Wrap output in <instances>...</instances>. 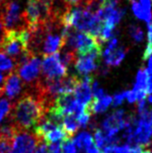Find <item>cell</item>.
I'll use <instances>...</instances> for the list:
<instances>
[{
  "label": "cell",
  "instance_id": "6da1fadb",
  "mask_svg": "<svg viewBox=\"0 0 152 153\" xmlns=\"http://www.w3.org/2000/svg\"><path fill=\"white\" fill-rule=\"evenodd\" d=\"M47 108L44 102L32 91H27L13 104L9 123L18 131L34 129L46 118Z\"/></svg>",
  "mask_w": 152,
  "mask_h": 153
},
{
  "label": "cell",
  "instance_id": "7a4b0ae2",
  "mask_svg": "<svg viewBox=\"0 0 152 153\" xmlns=\"http://www.w3.org/2000/svg\"><path fill=\"white\" fill-rule=\"evenodd\" d=\"M30 36L31 34L28 29H6L0 45V51L9 57H13L14 62L17 65L29 52Z\"/></svg>",
  "mask_w": 152,
  "mask_h": 153
},
{
  "label": "cell",
  "instance_id": "3957f363",
  "mask_svg": "<svg viewBox=\"0 0 152 153\" xmlns=\"http://www.w3.org/2000/svg\"><path fill=\"white\" fill-rule=\"evenodd\" d=\"M42 61L38 55L33 53L31 51L24 58L16 65V72L19 76L26 84H29L30 87L36 85L40 80V73H41Z\"/></svg>",
  "mask_w": 152,
  "mask_h": 153
},
{
  "label": "cell",
  "instance_id": "277c9868",
  "mask_svg": "<svg viewBox=\"0 0 152 153\" xmlns=\"http://www.w3.org/2000/svg\"><path fill=\"white\" fill-rule=\"evenodd\" d=\"M41 71L45 82H54L67 76V67L62 63L59 52L43 56Z\"/></svg>",
  "mask_w": 152,
  "mask_h": 153
},
{
  "label": "cell",
  "instance_id": "5b68a950",
  "mask_svg": "<svg viewBox=\"0 0 152 153\" xmlns=\"http://www.w3.org/2000/svg\"><path fill=\"white\" fill-rule=\"evenodd\" d=\"M0 19L8 30L26 29L24 22H23L22 13H21V7L17 1L8 0L0 8Z\"/></svg>",
  "mask_w": 152,
  "mask_h": 153
},
{
  "label": "cell",
  "instance_id": "8992f818",
  "mask_svg": "<svg viewBox=\"0 0 152 153\" xmlns=\"http://www.w3.org/2000/svg\"><path fill=\"white\" fill-rule=\"evenodd\" d=\"M40 140L35 134L28 131H19L16 133L13 146L9 153H34Z\"/></svg>",
  "mask_w": 152,
  "mask_h": 153
},
{
  "label": "cell",
  "instance_id": "52a82bcc",
  "mask_svg": "<svg viewBox=\"0 0 152 153\" xmlns=\"http://www.w3.org/2000/svg\"><path fill=\"white\" fill-rule=\"evenodd\" d=\"M2 89L3 94H5L10 100L18 97L22 89V80L17 74V72L12 71L5 76Z\"/></svg>",
  "mask_w": 152,
  "mask_h": 153
},
{
  "label": "cell",
  "instance_id": "ba28073f",
  "mask_svg": "<svg viewBox=\"0 0 152 153\" xmlns=\"http://www.w3.org/2000/svg\"><path fill=\"white\" fill-rule=\"evenodd\" d=\"M99 58L100 57H98V56L92 54L85 56H78L74 62V66L79 74L88 76L90 73L94 72L98 68Z\"/></svg>",
  "mask_w": 152,
  "mask_h": 153
},
{
  "label": "cell",
  "instance_id": "9c48e42d",
  "mask_svg": "<svg viewBox=\"0 0 152 153\" xmlns=\"http://www.w3.org/2000/svg\"><path fill=\"white\" fill-rule=\"evenodd\" d=\"M128 49L124 47H116L113 50L106 49L104 51V58L107 66H118L125 57Z\"/></svg>",
  "mask_w": 152,
  "mask_h": 153
},
{
  "label": "cell",
  "instance_id": "30bf717a",
  "mask_svg": "<svg viewBox=\"0 0 152 153\" xmlns=\"http://www.w3.org/2000/svg\"><path fill=\"white\" fill-rule=\"evenodd\" d=\"M62 127L64 129V131L66 132V134L69 136V138L72 139V137L75 136V134L78 132L79 128V124L78 122L76 115L74 114L66 115L63 119Z\"/></svg>",
  "mask_w": 152,
  "mask_h": 153
},
{
  "label": "cell",
  "instance_id": "8fae6325",
  "mask_svg": "<svg viewBox=\"0 0 152 153\" xmlns=\"http://www.w3.org/2000/svg\"><path fill=\"white\" fill-rule=\"evenodd\" d=\"M74 143L81 151H85V152L88 148H90L92 146H94L93 138L87 132H82L79 136L76 137Z\"/></svg>",
  "mask_w": 152,
  "mask_h": 153
},
{
  "label": "cell",
  "instance_id": "7c38bea8",
  "mask_svg": "<svg viewBox=\"0 0 152 153\" xmlns=\"http://www.w3.org/2000/svg\"><path fill=\"white\" fill-rule=\"evenodd\" d=\"M147 82H148V74H147L146 69H139L138 74H137V78H136V82L134 88L132 90H134L135 92H139V91H146V85H147Z\"/></svg>",
  "mask_w": 152,
  "mask_h": 153
},
{
  "label": "cell",
  "instance_id": "4fadbf2b",
  "mask_svg": "<svg viewBox=\"0 0 152 153\" xmlns=\"http://www.w3.org/2000/svg\"><path fill=\"white\" fill-rule=\"evenodd\" d=\"M132 10H133L134 15L137 17L139 19L142 21H145L146 22H149L152 19V13L151 11L145 10V8L141 6L137 0L132 2Z\"/></svg>",
  "mask_w": 152,
  "mask_h": 153
},
{
  "label": "cell",
  "instance_id": "5bb4252c",
  "mask_svg": "<svg viewBox=\"0 0 152 153\" xmlns=\"http://www.w3.org/2000/svg\"><path fill=\"white\" fill-rule=\"evenodd\" d=\"M16 70V64L9 56L0 51V71L12 72Z\"/></svg>",
  "mask_w": 152,
  "mask_h": 153
},
{
  "label": "cell",
  "instance_id": "9a60e30c",
  "mask_svg": "<svg viewBox=\"0 0 152 153\" xmlns=\"http://www.w3.org/2000/svg\"><path fill=\"white\" fill-rule=\"evenodd\" d=\"M94 143H95V146L97 148H99L100 150H102L106 146L110 144L109 140H108L106 134L104 133L103 130H101V129H97V130L95 131Z\"/></svg>",
  "mask_w": 152,
  "mask_h": 153
},
{
  "label": "cell",
  "instance_id": "2e32d148",
  "mask_svg": "<svg viewBox=\"0 0 152 153\" xmlns=\"http://www.w3.org/2000/svg\"><path fill=\"white\" fill-rule=\"evenodd\" d=\"M13 140L14 138L0 136V153H9L13 146Z\"/></svg>",
  "mask_w": 152,
  "mask_h": 153
},
{
  "label": "cell",
  "instance_id": "e0dca14e",
  "mask_svg": "<svg viewBox=\"0 0 152 153\" xmlns=\"http://www.w3.org/2000/svg\"><path fill=\"white\" fill-rule=\"evenodd\" d=\"M12 107H13V104L10 103L7 99H1L0 100V115L3 118L8 117L12 111Z\"/></svg>",
  "mask_w": 152,
  "mask_h": 153
},
{
  "label": "cell",
  "instance_id": "ac0fdd59",
  "mask_svg": "<svg viewBox=\"0 0 152 153\" xmlns=\"http://www.w3.org/2000/svg\"><path fill=\"white\" fill-rule=\"evenodd\" d=\"M129 33L131 35V37L134 39L135 42L139 43L143 40V32L139 26L130 25L129 26Z\"/></svg>",
  "mask_w": 152,
  "mask_h": 153
},
{
  "label": "cell",
  "instance_id": "d6986e66",
  "mask_svg": "<svg viewBox=\"0 0 152 153\" xmlns=\"http://www.w3.org/2000/svg\"><path fill=\"white\" fill-rule=\"evenodd\" d=\"M61 146H62L63 153H78L77 146H76V144L71 139L63 140L61 143Z\"/></svg>",
  "mask_w": 152,
  "mask_h": 153
},
{
  "label": "cell",
  "instance_id": "ffe728a7",
  "mask_svg": "<svg viewBox=\"0 0 152 153\" xmlns=\"http://www.w3.org/2000/svg\"><path fill=\"white\" fill-rule=\"evenodd\" d=\"M90 114H87L86 111H83L82 112H81L79 114L76 115V117H77V120L79 124V127H82V128H85L87 125H88L89 123V120H90Z\"/></svg>",
  "mask_w": 152,
  "mask_h": 153
},
{
  "label": "cell",
  "instance_id": "44dd1931",
  "mask_svg": "<svg viewBox=\"0 0 152 153\" xmlns=\"http://www.w3.org/2000/svg\"><path fill=\"white\" fill-rule=\"evenodd\" d=\"M124 99H126V91H123V92H119V93L115 94L113 96V104L114 107H117L119 105H121L122 102L124 101Z\"/></svg>",
  "mask_w": 152,
  "mask_h": 153
},
{
  "label": "cell",
  "instance_id": "7402d4cb",
  "mask_svg": "<svg viewBox=\"0 0 152 153\" xmlns=\"http://www.w3.org/2000/svg\"><path fill=\"white\" fill-rule=\"evenodd\" d=\"M47 149H49V153H62V146L59 143L49 144Z\"/></svg>",
  "mask_w": 152,
  "mask_h": 153
},
{
  "label": "cell",
  "instance_id": "603a6c76",
  "mask_svg": "<svg viewBox=\"0 0 152 153\" xmlns=\"http://www.w3.org/2000/svg\"><path fill=\"white\" fill-rule=\"evenodd\" d=\"M126 99L127 101L133 104L135 102H137V94L134 90H127L126 91Z\"/></svg>",
  "mask_w": 152,
  "mask_h": 153
},
{
  "label": "cell",
  "instance_id": "cb8c5ba5",
  "mask_svg": "<svg viewBox=\"0 0 152 153\" xmlns=\"http://www.w3.org/2000/svg\"><path fill=\"white\" fill-rule=\"evenodd\" d=\"M68 5L70 6H75V7H81L82 4L85 3V0H64Z\"/></svg>",
  "mask_w": 152,
  "mask_h": 153
},
{
  "label": "cell",
  "instance_id": "d4e9b609",
  "mask_svg": "<svg viewBox=\"0 0 152 153\" xmlns=\"http://www.w3.org/2000/svg\"><path fill=\"white\" fill-rule=\"evenodd\" d=\"M6 31V28L4 26L3 22L1 21V19H0V45H1V42H2V38H3V35L5 33Z\"/></svg>",
  "mask_w": 152,
  "mask_h": 153
},
{
  "label": "cell",
  "instance_id": "484cf974",
  "mask_svg": "<svg viewBox=\"0 0 152 153\" xmlns=\"http://www.w3.org/2000/svg\"><path fill=\"white\" fill-rule=\"evenodd\" d=\"M86 153H103L102 150H100L99 148H97L95 146H92L90 148L86 150Z\"/></svg>",
  "mask_w": 152,
  "mask_h": 153
},
{
  "label": "cell",
  "instance_id": "4316f807",
  "mask_svg": "<svg viewBox=\"0 0 152 153\" xmlns=\"http://www.w3.org/2000/svg\"><path fill=\"white\" fill-rule=\"evenodd\" d=\"M146 72L147 73L152 72V55L148 58V65H147V68H146Z\"/></svg>",
  "mask_w": 152,
  "mask_h": 153
},
{
  "label": "cell",
  "instance_id": "83f0119b",
  "mask_svg": "<svg viewBox=\"0 0 152 153\" xmlns=\"http://www.w3.org/2000/svg\"><path fill=\"white\" fill-rule=\"evenodd\" d=\"M7 1H8V0H0V8H1Z\"/></svg>",
  "mask_w": 152,
  "mask_h": 153
},
{
  "label": "cell",
  "instance_id": "f1b7e54d",
  "mask_svg": "<svg viewBox=\"0 0 152 153\" xmlns=\"http://www.w3.org/2000/svg\"><path fill=\"white\" fill-rule=\"evenodd\" d=\"M4 79V76H3V74L1 73V72H0V84L2 83V80Z\"/></svg>",
  "mask_w": 152,
  "mask_h": 153
},
{
  "label": "cell",
  "instance_id": "f546056e",
  "mask_svg": "<svg viewBox=\"0 0 152 153\" xmlns=\"http://www.w3.org/2000/svg\"><path fill=\"white\" fill-rule=\"evenodd\" d=\"M148 102L150 104H152V95H149V97H148Z\"/></svg>",
  "mask_w": 152,
  "mask_h": 153
},
{
  "label": "cell",
  "instance_id": "4dcf8cb0",
  "mask_svg": "<svg viewBox=\"0 0 152 153\" xmlns=\"http://www.w3.org/2000/svg\"><path fill=\"white\" fill-rule=\"evenodd\" d=\"M142 153H152V152L149 149H145V150L142 151Z\"/></svg>",
  "mask_w": 152,
  "mask_h": 153
},
{
  "label": "cell",
  "instance_id": "1f68e13d",
  "mask_svg": "<svg viewBox=\"0 0 152 153\" xmlns=\"http://www.w3.org/2000/svg\"><path fill=\"white\" fill-rule=\"evenodd\" d=\"M3 95V89H2V86L0 87V96H2Z\"/></svg>",
  "mask_w": 152,
  "mask_h": 153
},
{
  "label": "cell",
  "instance_id": "d6a6232c",
  "mask_svg": "<svg viewBox=\"0 0 152 153\" xmlns=\"http://www.w3.org/2000/svg\"><path fill=\"white\" fill-rule=\"evenodd\" d=\"M2 119H3V117H2V116H1V115H0V122H1V121H2Z\"/></svg>",
  "mask_w": 152,
  "mask_h": 153
},
{
  "label": "cell",
  "instance_id": "836d02e7",
  "mask_svg": "<svg viewBox=\"0 0 152 153\" xmlns=\"http://www.w3.org/2000/svg\"><path fill=\"white\" fill-rule=\"evenodd\" d=\"M129 1H131V2H133V1H135V0H129Z\"/></svg>",
  "mask_w": 152,
  "mask_h": 153
}]
</instances>
